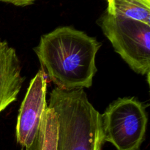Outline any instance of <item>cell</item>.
<instances>
[{
	"label": "cell",
	"instance_id": "1",
	"mask_svg": "<svg viewBox=\"0 0 150 150\" xmlns=\"http://www.w3.org/2000/svg\"><path fill=\"white\" fill-rule=\"evenodd\" d=\"M100 46L83 32L62 26L42 35L34 51L57 89L70 92L92 85L98 71L95 57Z\"/></svg>",
	"mask_w": 150,
	"mask_h": 150
},
{
	"label": "cell",
	"instance_id": "2",
	"mask_svg": "<svg viewBox=\"0 0 150 150\" xmlns=\"http://www.w3.org/2000/svg\"><path fill=\"white\" fill-rule=\"evenodd\" d=\"M50 108L58 118L57 150H101L104 144L101 114L83 89L66 92L55 88Z\"/></svg>",
	"mask_w": 150,
	"mask_h": 150
},
{
	"label": "cell",
	"instance_id": "3",
	"mask_svg": "<svg viewBox=\"0 0 150 150\" xmlns=\"http://www.w3.org/2000/svg\"><path fill=\"white\" fill-rule=\"evenodd\" d=\"M114 51L134 72L150 75V25L105 12L98 21Z\"/></svg>",
	"mask_w": 150,
	"mask_h": 150
},
{
	"label": "cell",
	"instance_id": "4",
	"mask_svg": "<svg viewBox=\"0 0 150 150\" xmlns=\"http://www.w3.org/2000/svg\"><path fill=\"white\" fill-rule=\"evenodd\" d=\"M104 142L117 150H141L148 117L142 103L135 98H118L101 114Z\"/></svg>",
	"mask_w": 150,
	"mask_h": 150
},
{
	"label": "cell",
	"instance_id": "5",
	"mask_svg": "<svg viewBox=\"0 0 150 150\" xmlns=\"http://www.w3.org/2000/svg\"><path fill=\"white\" fill-rule=\"evenodd\" d=\"M47 76L42 70L31 80L19 109L16 124V140L26 150L35 149L42 115L48 108Z\"/></svg>",
	"mask_w": 150,
	"mask_h": 150
},
{
	"label": "cell",
	"instance_id": "6",
	"mask_svg": "<svg viewBox=\"0 0 150 150\" xmlns=\"http://www.w3.org/2000/svg\"><path fill=\"white\" fill-rule=\"evenodd\" d=\"M16 50L0 40V113L17 100L23 79Z\"/></svg>",
	"mask_w": 150,
	"mask_h": 150
},
{
	"label": "cell",
	"instance_id": "7",
	"mask_svg": "<svg viewBox=\"0 0 150 150\" xmlns=\"http://www.w3.org/2000/svg\"><path fill=\"white\" fill-rule=\"evenodd\" d=\"M106 13L150 25V0H107Z\"/></svg>",
	"mask_w": 150,
	"mask_h": 150
},
{
	"label": "cell",
	"instance_id": "8",
	"mask_svg": "<svg viewBox=\"0 0 150 150\" xmlns=\"http://www.w3.org/2000/svg\"><path fill=\"white\" fill-rule=\"evenodd\" d=\"M58 127L57 113L48 106L42 115L34 150H57Z\"/></svg>",
	"mask_w": 150,
	"mask_h": 150
},
{
	"label": "cell",
	"instance_id": "9",
	"mask_svg": "<svg viewBox=\"0 0 150 150\" xmlns=\"http://www.w3.org/2000/svg\"><path fill=\"white\" fill-rule=\"evenodd\" d=\"M35 1L36 0H0V1H2V2L10 3L16 6H21V7L30 5L33 4Z\"/></svg>",
	"mask_w": 150,
	"mask_h": 150
},
{
	"label": "cell",
	"instance_id": "10",
	"mask_svg": "<svg viewBox=\"0 0 150 150\" xmlns=\"http://www.w3.org/2000/svg\"><path fill=\"white\" fill-rule=\"evenodd\" d=\"M22 150H23V149H22Z\"/></svg>",
	"mask_w": 150,
	"mask_h": 150
}]
</instances>
